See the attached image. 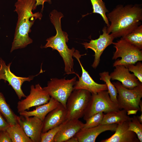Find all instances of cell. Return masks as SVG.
<instances>
[{"label": "cell", "mask_w": 142, "mask_h": 142, "mask_svg": "<svg viewBox=\"0 0 142 142\" xmlns=\"http://www.w3.org/2000/svg\"><path fill=\"white\" fill-rule=\"evenodd\" d=\"M36 1V5L37 7L38 6L42 5V8L41 10L42 11L44 8V4L45 2H47L49 4L51 3V0H35Z\"/></svg>", "instance_id": "32"}, {"label": "cell", "mask_w": 142, "mask_h": 142, "mask_svg": "<svg viewBox=\"0 0 142 142\" xmlns=\"http://www.w3.org/2000/svg\"><path fill=\"white\" fill-rule=\"evenodd\" d=\"M91 95V93L85 90H74L67 101L66 119H79L83 117Z\"/></svg>", "instance_id": "5"}, {"label": "cell", "mask_w": 142, "mask_h": 142, "mask_svg": "<svg viewBox=\"0 0 142 142\" xmlns=\"http://www.w3.org/2000/svg\"><path fill=\"white\" fill-rule=\"evenodd\" d=\"M110 24L108 33L114 38L123 37L139 25L142 20V8L139 5H118L107 14Z\"/></svg>", "instance_id": "2"}, {"label": "cell", "mask_w": 142, "mask_h": 142, "mask_svg": "<svg viewBox=\"0 0 142 142\" xmlns=\"http://www.w3.org/2000/svg\"><path fill=\"white\" fill-rule=\"evenodd\" d=\"M10 125L0 114V131L6 130Z\"/></svg>", "instance_id": "31"}, {"label": "cell", "mask_w": 142, "mask_h": 142, "mask_svg": "<svg viewBox=\"0 0 142 142\" xmlns=\"http://www.w3.org/2000/svg\"><path fill=\"white\" fill-rule=\"evenodd\" d=\"M129 130L134 132L140 142H142V124L138 120L136 116L134 115L131 120L128 122Z\"/></svg>", "instance_id": "26"}, {"label": "cell", "mask_w": 142, "mask_h": 142, "mask_svg": "<svg viewBox=\"0 0 142 142\" xmlns=\"http://www.w3.org/2000/svg\"><path fill=\"white\" fill-rule=\"evenodd\" d=\"M107 27H104L102 29L103 34L96 39H91L89 42L82 43L85 49L89 48L93 50L95 53L94 59L92 67L96 68L98 65L101 56L104 50L110 45L112 44L114 38L110 34L108 33Z\"/></svg>", "instance_id": "12"}, {"label": "cell", "mask_w": 142, "mask_h": 142, "mask_svg": "<svg viewBox=\"0 0 142 142\" xmlns=\"http://www.w3.org/2000/svg\"><path fill=\"white\" fill-rule=\"evenodd\" d=\"M128 122L117 124L115 133L109 138L100 142H140L136 134L128 130Z\"/></svg>", "instance_id": "18"}, {"label": "cell", "mask_w": 142, "mask_h": 142, "mask_svg": "<svg viewBox=\"0 0 142 142\" xmlns=\"http://www.w3.org/2000/svg\"><path fill=\"white\" fill-rule=\"evenodd\" d=\"M60 103L54 98L51 97L49 101L47 103L36 106L33 110H26L19 113L20 115L37 117L43 121L47 115L51 111L56 108Z\"/></svg>", "instance_id": "19"}, {"label": "cell", "mask_w": 142, "mask_h": 142, "mask_svg": "<svg viewBox=\"0 0 142 142\" xmlns=\"http://www.w3.org/2000/svg\"><path fill=\"white\" fill-rule=\"evenodd\" d=\"M116 49L112 57L113 59H118L113 64V66L135 64L138 61L142 60V50L124 39H121L116 42H113Z\"/></svg>", "instance_id": "6"}, {"label": "cell", "mask_w": 142, "mask_h": 142, "mask_svg": "<svg viewBox=\"0 0 142 142\" xmlns=\"http://www.w3.org/2000/svg\"><path fill=\"white\" fill-rule=\"evenodd\" d=\"M86 54H80L79 52L77 50H75L74 53L73 57L75 58L78 61L82 72L81 76L78 77L79 80L76 81L74 86V90L84 89L89 91L91 94H96L101 91L108 90L105 83L99 84L95 82L83 66L80 59L81 56Z\"/></svg>", "instance_id": "11"}, {"label": "cell", "mask_w": 142, "mask_h": 142, "mask_svg": "<svg viewBox=\"0 0 142 142\" xmlns=\"http://www.w3.org/2000/svg\"><path fill=\"white\" fill-rule=\"evenodd\" d=\"M12 63L6 65L5 61L2 58L0 59V80H3L7 81L14 90L19 99L26 96L23 93L21 88L23 83L25 81L30 82L34 78L42 73L41 69L39 73L35 75L30 76L27 77H23L16 76L10 70V67Z\"/></svg>", "instance_id": "9"}, {"label": "cell", "mask_w": 142, "mask_h": 142, "mask_svg": "<svg viewBox=\"0 0 142 142\" xmlns=\"http://www.w3.org/2000/svg\"><path fill=\"white\" fill-rule=\"evenodd\" d=\"M6 130L12 142H33L18 123L10 125Z\"/></svg>", "instance_id": "22"}, {"label": "cell", "mask_w": 142, "mask_h": 142, "mask_svg": "<svg viewBox=\"0 0 142 142\" xmlns=\"http://www.w3.org/2000/svg\"><path fill=\"white\" fill-rule=\"evenodd\" d=\"M114 67V71L109 75L112 80H118L124 87L129 89L134 88L141 83L124 65H117Z\"/></svg>", "instance_id": "15"}, {"label": "cell", "mask_w": 142, "mask_h": 142, "mask_svg": "<svg viewBox=\"0 0 142 142\" xmlns=\"http://www.w3.org/2000/svg\"><path fill=\"white\" fill-rule=\"evenodd\" d=\"M117 124H100L93 127L82 129L74 136L78 142H95L98 136L107 131H115Z\"/></svg>", "instance_id": "16"}, {"label": "cell", "mask_w": 142, "mask_h": 142, "mask_svg": "<svg viewBox=\"0 0 142 142\" xmlns=\"http://www.w3.org/2000/svg\"><path fill=\"white\" fill-rule=\"evenodd\" d=\"M112 83L117 91L118 104L120 110L141 112L139 104L142 97V83L132 89L125 87L119 82Z\"/></svg>", "instance_id": "4"}, {"label": "cell", "mask_w": 142, "mask_h": 142, "mask_svg": "<svg viewBox=\"0 0 142 142\" xmlns=\"http://www.w3.org/2000/svg\"><path fill=\"white\" fill-rule=\"evenodd\" d=\"M67 110L64 106L60 103L58 106L49 112L43 121L42 132L57 126L64 123L66 119Z\"/></svg>", "instance_id": "17"}, {"label": "cell", "mask_w": 142, "mask_h": 142, "mask_svg": "<svg viewBox=\"0 0 142 142\" xmlns=\"http://www.w3.org/2000/svg\"><path fill=\"white\" fill-rule=\"evenodd\" d=\"M90 0L93 10L92 13L100 14L102 17L107 27H108L110 24L106 15V13L108 12V11L105 7V3L102 0Z\"/></svg>", "instance_id": "25"}, {"label": "cell", "mask_w": 142, "mask_h": 142, "mask_svg": "<svg viewBox=\"0 0 142 142\" xmlns=\"http://www.w3.org/2000/svg\"><path fill=\"white\" fill-rule=\"evenodd\" d=\"M104 115L103 112H100L91 116L86 121L82 129L93 127L100 125Z\"/></svg>", "instance_id": "27"}, {"label": "cell", "mask_w": 142, "mask_h": 142, "mask_svg": "<svg viewBox=\"0 0 142 142\" xmlns=\"http://www.w3.org/2000/svg\"><path fill=\"white\" fill-rule=\"evenodd\" d=\"M62 17L59 16L52 17L50 19L56 31V34L47 39V42L43 48H52L53 50H56L62 57L64 61L65 74L68 75L75 74L78 77L79 75L74 69V60L73 58L75 50L74 48H69L67 44L69 39L67 33L62 29L61 19Z\"/></svg>", "instance_id": "3"}, {"label": "cell", "mask_w": 142, "mask_h": 142, "mask_svg": "<svg viewBox=\"0 0 142 142\" xmlns=\"http://www.w3.org/2000/svg\"><path fill=\"white\" fill-rule=\"evenodd\" d=\"M18 123L33 142L41 141L43 121L36 116H17Z\"/></svg>", "instance_id": "13"}, {"label": "cell", "mask_w": 142, "mask_h": 142, "mask_svg": "<svg viewBox=\"0 0 142 142\" xmlns=\"http://www.w3.org/2000/svg\"><path fill=\"white\" fill-rule=\"evenodd\" d=\"M100 79L105 82L108 88V91L111 99L118 104L117 96V92L115 87L111 82V77L108 72H104L99 73Z\"/></svg>", "instance_id": "24"}, {"label": "cell", "mask_w": 142, "mask_h": 142, "mask_svg": "<svg viewBox=\"0 0 142 142\" xmlns=\"http://www.w3.org/2000/svg\"><path fill=\"white\" fill-rule=\"evenodd\" d=\"M0 114L10 125L18 123L17 116L11 108L7 102L2 93L0 92Z\"/></svg>", "instance_id": "21"}, {"label": "cell", "mask_w": 142, "mask_h": 142, "mask_svg": "<svg viewBox=\"0 0 142 142\" xmlns=\"http://www.w3.org/2000/svg\"><path fill=\"white\" fill-rule=\"evenodd\" d=\"M76 79V76L70 79H66L65 78L60 79L52 78L48 82L47 86L43 88L50 97L66 108L67 100L74 90Z\"/></svg>", "instance_id": "7"}, {"label": "cell", "mask_w": 142, "mask_h": 142, "mask_svg": "<svg viewBox=\"0 0 142 142\" xmlns=\"http://www.w3.org/2000/svg\"><path fill=\"white\" fill-rule=\"evenodd\" d=\"M84 124L79 119L66 120L55 136L54 142H66L81 130Z\"/></svg>", "instance_id": "14"}, {"label": "cell", "mask_w": 142, "mask_h": 142, "mask_svg": "<svg viewBox=\"0 0 142 142\" xmlns=\"http://www.w3.org/2000/svg\"><path fill=\"white\" fill-rule=\"evenodd\" d=\"M61 125L50 129L45 132H42L41 142H54V138L60 128Z\"/></svg>", "instance_id": "28"}, {"label": "cell", "mask_w": 142, "mask_h": 142, "mask_svg": "<svg viewBox=\"0 0 142 142\" xmlns=\"http://www.w3.org/2000/svg\"><path fill=\"white\" fill-rule=\"evenodd\" d=\"M66 142H78V140L77 138L74 136L69 139Z\"/></svg>", "instance_id": "33"}, {"label": "cell", "mask_w": 142, "mask_h": 142, "mask_svg": "<svg viewBox=\"0 0 142 142\" xmlns=\"http://www.w3.org/2000/svg\"><path fill=\"white\" fill-rule=\"evenodd\" d=\"M131 117L128 115L127 111L124 109L109 112L104 114L100 124H119L128 122L131 120Z\"/></svg>", "instance_id": "20"}, {"label": "cell", "mask_w": 142, "mask_h": 142, "mask_svg": "<svg viewBox=\"0 0 142 142\" xmlns=\"http://www.w3.org/2000/svg\"><path fill=\"white\" fill-rule=\"evenodd\" d=\"M36 3L35 0H17L16 2L14 11L18 15V20L11 52L24 48L32 43L29 36L31 28L35 21L40 20L42 16L41 12H33L37 7Z\"/></svg>", "instance_id": "1"}, {"label": "cell", "mask_w": 142, "mask_h": 142, "mask_svg": "<svg viewBox=\"0 0 142 142\" xmlns=\"http://www.w3.org/2000/svg\"><path fill=\"white\" fill-rule=\"evenodd\" d=\"M119 110L118 104L111 99L108 90L102 91L96 94H91L88 106L83 117L86 121L91 116L99 113H106Z\"/></svg>", "instance_id": "8"}, {"label": "cell", "mask_w": 142, "mask_h": 142, "mask_svg": "<svg viewBox=\"0 0 142 142\" xmlns=\"http://www.w3.org/2000/svg\"><path fill=\"white\" fill-rule=\"evenodd\" d=\"M130 44L140 50L142 49V25H140L135 29L121 38Z\"/></svg>", "instance_id": "23"}, {"label": "cell", "mask_w": 142, "mask_h": 142, "mask_svg": "<svg viewBox=\"0 0 142 142\" xmlns=\"http://www.w3.org/2000/svg\"><path fill=\"white\" fill-rule=\"evenodd\" d=\"M25 98L17 103V108L18 113L29 110L32 107L46 103L51 97L38 84L35 86L33 85L31 86L30 94Z\"/></svg>", "instance_id": "10"}, {"label": "cell", "mask_w": 142, "mask_h": 142, "mask_svg": "<svg viewBox=\"0 0 142 142\" xmlns=\"http://www.w3.org/2000/svg\"><path fill=\"white\" fill-rule=\"evenodd\" d=\"M129 71L133 72L139 81L142 83V64L138 62L136 64H130L125 66Z\"/></svg>", "instance_id": "29"}, {"label": "cell", "mask_w": 142, "mask_h": 142, "mask_svg": "<svg viewBox=\"0 0 142 142\" xmlns=\"http://www.w3.org/2000/svg\"><path fill=\"white\" fill-rule=\"evenodd\" d=\"M0 142H12L6 130L0 131Z\"/></svg>", "instance_id": "30"}, {"label": "cell", "mask_w": 142, "mask_h": 142, "mask_svg": "<svg viewBox=\"0 0 142 142\" xmlns=\"http://www.w3.org/2000/svg\"><path fill=\"white\" fill-rule=\"evenodd\" d=\"M136 117L139 121L142 124V112L140 116L137 115Z\"/></svg>", "instance_id": "34"}]
</instances>
